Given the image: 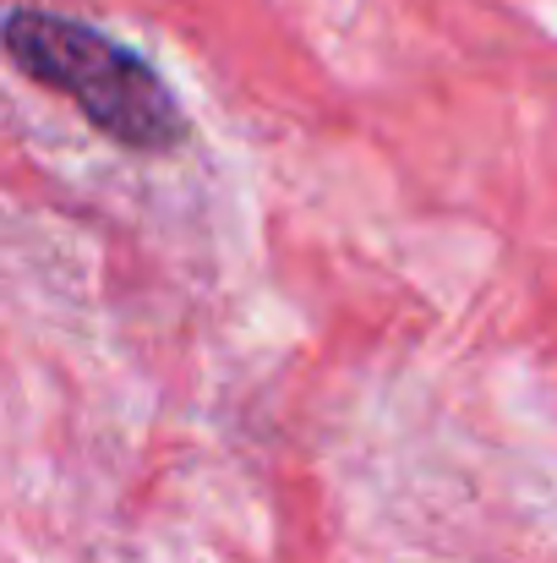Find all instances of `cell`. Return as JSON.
Returning a JSON list of instances; mask_svg holds the SVG:
<instances>
[{
	"label": "cell",
	"mask_w": 557,
	"mask_h": 563,
	"mask_svg": "<svg viewBox=\"0 0 557 563\" xmlns=\"http://www.w3.org/2000/svg\"><path fill=\"white\" fill-rule=\"evenodd\" d=\"M0 49L27 82L71 99L99 137L132 154H176L186 143L181 99L137 49L115 44L110 33L60 11L16 5L0 16Z\"/></svg>",
	"instance_id": "6da1fadb"
}]
</instances>
